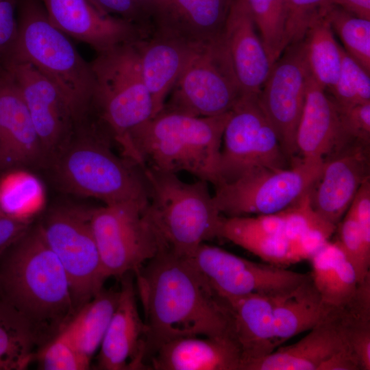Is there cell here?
<instances>
[{
	"label": "cell",
	"mask_w": 370,
	"mask_h": 370,
	"mask_svg": "<svg viewBox=\"0 0 370 370\" xmlns=\"http://www.w3.org/2000/svg\"><path fill=\"white\" fill-rule=\"evenodd\" d=\"M134 273L146 328V362L175 338H233L225 305L190 259L160 251Z\"/></svg>",
	"instance_id": "obj_1"
},
{
	"label": "cell",
	"mask_w": 370,
	"mask_h": 370,
	"mask_svg": "<svg viewBox=\"0 0 370 370\" xmlns=\"http://www.w3.org/2000/svg\"><path fill=\"white\" fill-rule=\"evenodd\" d=\"M1 257L0 299L37 330L53 326L61 330L75 312L71 287L38 225L31 227Z\"/></svg>",
	"instance_id": "obj_2"
},
{
	"label": "cell",
	"mask_w": 370,
	"mask_h": 370,
	"mask_svg": "<svg viewBox=\"0 0 370 370\" xmlns=\"http://www.w3.org/2000/svg\"><path fill=\"white\" fill-rule=\"evenodd\" d=\"M112 139L97 119L77 124L71 138L49 162L56 182L64 190L94 197L105 204L148 202L143 168L114 154Z\"/></svg>",
	"instance_id": "obj_3"
},
{
	"label": "cell",
	"mask_w": 370,
	"mask_h": 370,
	"mask_svg": "<svg viewBox=\"0 0 370 370\" xmlns=\"http://www.w3.org/2000/svg\"><path fill=\"white\" fill-rule=\"evenodd\" d=\"M230 114L195 116L162 109L133 130L131 143L143 166L175 174L186 171L216 186Z\"/></svg>",
	"instance_id": "obj_4"
},
{
	"label": "cell",
	"mask_w": 370,
	"mask_h": 370,
	"mask_svg": "<svg viewBox=\"0 0 370 370\" xmlns=\"http://www.w3.org/2000/svg\"><path fill=\"white\" fill-rule=\"evenodd\" d=\"M143 171L148 188L144 214L158 252L190 259L205 241L219 237L224 217L207 182H184L175 173L147 166Z\"/></svg>",
	"instance_id": "obj_5"
},
{
	"label": "cell",
	"mask_w": 370,
	"mask_h": 370,
	"mask_svg": "<svg viewBox=\"0 0 370 370\" xmlns=\"http://www.w3.org/2000/svg\"><path fill=\"white\" fill-rule=\"evenodd\" d=\"M17 22L16 40L5 64H30L60 90L76 124L87 119L92 112L95 88L90 63L51 22L39 0H19Z\"/></svg>",
	"instance_id": "obj_6"
},
{
	"label": "cell",
	"mask_w": 370,
	"mask_h": 370,
	"mask_svg": "<svg viewBox=\"0 0 370 370\" xmlns=\"http://www.w3.org/2000/svg\"><path fill=\"white\" fill-rule=\"evenodd\" d=\"M136 43L97 53L90 65L95 79L92 112L119 145L123 156L140 165L130 135L153 117L156 111L143 80Z\"/></svg>",
	"instance_id": "obj_7"
},
{
	"label": "cell",
	"mask_w": 370,
	"mask_h": 370,
	"mask_svg": "<svg viewBox=\"0 0 370 370\" xmlns=\"http://www.w3.org/2000/svg\"><path fill=\"white\" fill-rule=\"evenodd\" d=\"M92 208L62 205L38 225L69 280L75 312L102 288L105 277L91 225Z\"/></svg>",
	"instance_id": "obj_8"
},
{
	"label": "cell",
	"mask_w": 370,
	"mask_h": 370,
	"mask_svg": "<svg viewBox=\"0 0 370 370\" xmlns=\"http://www.w3.org/2000/svg\"><path fill=\"white\" fill-rule=\"evenodd\" d=\"M323 160H295L290 168H262L216 186L217 207L227 217L269 214L282 211L309 192Z\"/></svg>",
	"instance_id": "obj_9"
},
{
	"label": "cell",
	"mask_w": 370,
	"mask_h": 370,
	"mask_svg": "<svg viewBox=\"0 0 370 370\" xmlns=\"http://www.w3.org/2000/svg\"><path fill=\"white\" fill-rule=\"evenodd\" d=\"M162 109L195 116L230 112L243 95L223 36L199 47Z\"/></svg>",
	"instance_id": "obj_10"
},
{
	"label": "cell",
	"mask_w": 370,
	"mask_h": 370,
	"mask_svg": "<svg viewBox=\"0 0 370 370\" xmlns=\"http://www.w3.org/2000/svg\"><path fill=\"white\" fill-rule=\"evenodd\" d=\"M287 158L258 94L243 95L230 110L225 127L217 186L257 169L286 168Z\"/></svg>",
	"instance_id": "obj_11"
},
{
	"label": "cell",
	"mask_w": 370,
	"mask_h": 370,
	"mask_svg": "<svg viewBox=\"0 0 370 370\" xmlns=\"http://www.w3.org/2000/svg\"><path fill=\"white\" fill-rule=\"evenodd\" d=\"M147 203L92 208V229L106 279L134 273L158 254L156 238L144 214Z\"/></svg>",
	"instance_id": "obj_12"
},
{
	"label": "cell",
	"mask_w": 370,
	"mask_h": 370,
	"mask_svg": "<svg viewBox=\"0 0 370 370\" xmlns=\"http://www.w3.org/2000/svg\"><path fill=\"white\" fill-rule=\"evenodd\" d=\"M190 260L217 294L276 295L292 290L310 276L253 262L205 243Z\"/></svg>",
	"instance_id": "obj_13"
},
{
	"label": "cell",
	"mask_w": 370,
	"mask_h": 370,
	"mask_svg": "<svg viewBox=\"0 0 370 370\" xmlns=\"http://www.w3.org/2000/svg\"><path fill=\"white\" fill-rule=\"evenodd\" d=\"M310 70L304 41L288 45L274 62L258 94L288 158L297 153V128L306 98Z\"/></svg>",
	"instance_id": "obj_14"
},
{
	"label": "cell",
	"mask_w": 370,
	"mask_h": 370,
	"mask_svg": "<svg viewBox=\"0 0 370 370\" xmlns=\"http://www.w3.org/2000/svg\"><path fill=\"white\" fill-rule=\"evenodd\" d=\"M6 67L29 112L47 162L71 138L76 122L66 99L48 78L25 62H10Z\"/></svg>",
	"instance_id": "obj_15"
},
{
	"label": "cell",
	"mask_w": 370,
	"mask_h": 370,
	"mask_svg": "<svg viewBox=\"0 0 370 370\" xmlns=\"http://www.w3.org/2000/svg\"><path fill=\"white\" fill-rule=\"evenodd\" d=\"M51 22L69 38L84 42L97 53L136 43L150 31L101 10L90 0H42Z\"/></svg>",
	"instance_id": "obj_16"
},
{
	"label": "cell",
	"mask_w": 370,
	"mask_h": 370,
	"mask_svg": "<svg viewBox=\"0 0 370 370\" xmlns=\"http://www.w3.org/2000/svg\"><path fill=\"white\" fill-rule=\"evenodd\" d=\"M369 143L355 142L323 161L309 190L312 208L336 225L349 209L362 184L370 178Z\"/></svg>",
	"instance_id": "obj_17"
},
{
	"label": "cell",
	"mask_w": 370,
	"mask_h": 370,
	"mask_svg": "<svg viewBox=\"0 0 370 370\" xmlns=\"http://www.w3.org/2000/svg\"><path fill=\"white\" fill-rule=\"evenodd\" d=\"M116 307L97 357L103 370L147 369L146 328L136 302V291L130 273L122 276Z\"/></svg>",
	"instance_id": "obj_18"
},
{
	"label": "cell",
	"mask_w": 370,
	"mask_h": 370,
	"mask_svg": "<svg viewBox=\"0 0 370 370\" xmlns=\"http://www.w3.org/2000/svg\"><path fill=\"white\" fill-rule=\"evenodd\" d=\"M232 0H143L153 16L151 32H158L195 45L223 36Z\"/></svg>",
	"instance_id": "obj_19"
},
{
	"label": "cell",
	"mask_w": 370,
	"mask_h": 370,
	"mask_svg": "<svg viewBox=\"0 0 370 370\" xmlns=\"http://www.w3.org/2000/svg\"><path fill=\"white\" fill-rule=\"evenodd\" d=\"M223 38L243 94H259L273 64L246 0L232 1Z\"/></svg>",
	"instance_id": "obj_20"
},
{
	"label": "cell",
	"mask_w": 370,
	"mask_h": 370,
	"mask_svg": "<svg viewBox=\"0 0 370 370\" xmlns=\"http://www.w3.org/2000/svg\"><path fill=\"white\" fill-rule=\"evenodd\" d=\"M46 162L27 108L8 71V75L0 83L1 170Z\"/></svg>",
	"instance_id": "obj_21"
},
{
	"label": "cell",
	"mask_w": 370,
	"mask_h": 370,
	"mask_svg": "<svg viewBox=\"0 0 370 370\" xmlns=\"http://www.w3.org/2000/svg\"><path fill=\"white\" fill-rule=\"evenodd\" d=\"M217 295L227 309L232 336L241 351V370H249L277 348L274 336L273 295L259 293Z\"/></svg>",
	"instance_id": "obj_22"
},
{
	"label": "cell",
	"mask_w": 370,
	"mask_h": 370,
	"mask_svg": "<svg viewBox=\"0 0 370 370\" xmlns=\"http://www.w3.org/2000/svg\"><path fill=\"white\" fill-rule=\"evenodd\" d=\"M200 46L153 31L136 43L142 75L156 114L163 108L166 97Z\"/></svg>",
	"instance_id": "obj_23"
},
{
	"label": "cell",
	"mask_w": 370,
	"mask_h": 370,
	"mask_svg": "<svg viewBox=\"0 0 370 370\" xmlns=\"http://www.w3.org/2000/svg\"><path fill=\"white\" fill-rule=\"evenodd\" d=\"M299 341L280 346L249 370H319L348 342L345 328L336 308Z\"/></svg>",
	"instance_id": "obj_24"
},
{
	"label": "cell",
	"mask_w": 370,
	"mask_h": 370,
	"mask_svg": "<svg viewBox=\"0 0 370 370\" xmlns=\"http://www.w3.org/2000/svg\"><path fill=\"white\" fill-rule=\"evenodd\" d=\"M241 351L230 336H190L161 345L149 359L156 370H241Z\"/></svg>",
	"instance_id": "obj_25"
},
{
	"label": "cell",
	"mask_w": 370,
	"mask_h": 370,
	"mask_svg": "<svg viewBox=\"0 0 370 370\" xmlns=\"http://www.w3.org/2000/svg\"><path fill=\"white\" fill-rule=\"evenodd\" d=\"M339 137L336 104L310 72L296 132L297 153L303 160L324 161L337 151Z\"/></svg>",
	"instance_id": "obj_26"
},
{
	"label": "cell",
	"mask_w": 370,
	"mask_h": 370,
	"mask_svg": "<svg viewBox=\"0 0 370 370\" xmlns=\"http://www.w3.org/2000/svg\"><path fill=\"white\" fill-rule=\"evenodd\" d=\"M332 308L322 300L310 274L292 290L273 295L276 347L289 338L309 331L322 321Z\"/></svg>",
	"instance_id": "obj_27"
},
{
	"label": "cell",
	"mask_w": 370,
	"mask_h": 370,
	"mask_svg": "<svg viewBox=\"0 0 370 370\" xmlns=\"http://www.w3.org/2000/svg\"><path fill=\"white\" fill-rule=\"evenodd\" d=\"M310 260V277L323 302L331 308L346 304L360 282L354 266L338 244L328 241Z\"/></svg>",
	"instance_id": "obj_28"
},
{
	"label": "cell",
	"mask_w": 370,
	"mask_h": 370,
	"mask_svg": "<svg viewBox=\"0 0 370 370\" xmlns=\"http://www.w3.org/2000/svg\"><path fill=\"white\" fill-rule=\"evenodd\" d=\"M119 297V291L103 288L90 300L77 309L60 330L90 360L100 347Z\"/></svg>",
	"instance_id": "obj_29"
},
{
	"label": "cell",
	"mask_w": 370,
	"mask_h": 370,
	"mask_svg": "<svg viewBox=\"0 0 370 370\" xmlns=\"http://www.w3.org/2000/svg\"><path fill=\"white\" fill-rule=\"evenodd\" d=\"M325 10L314 18L303 41L311 75L326 91H330L339 76L343 48L334 38Z\"/></svg>",
	"instance_id": "obj_30"
},
{
	"label": "cell",
	"mask_w": 370,
	"mask_h": 370,
	"mask_svg": "<svg viewBox=\"0 0 370 370\" xmlns=\"http://www.w3.org/2000/svg\"><path fill=\"white\" fill-rule=\"evenodd\" d=\"M37 329L0 299V370H22L35 360Z\"/></svg>",
	"instance_id": "obj_31"
},
{
	"label": "cell",
	"mask_w": 370,
	"mask_h": 370,
	"mask_svg": "<svg viewBox=\"0 0 370 370\" xmlns=\"http://www.w3.org/2000/svg\"><path fill=\"white\" fill-rule=\"evenodd\" d=\"M20 169L5 171L0 177V210L11 217L32 220L41 206L42 190L36 177Z\"/></svg>",
	"instance_id": "obj_32"
},
{
	"label": "cell",
	"mask_w": 370,
	"mask_h": 370,
	"mask_svg": "<svg viewBox=\"0 0 370 370\" xmlns=\"http://www.w3.org/2000/svg\"><path fill=\"white\" fill-rule=\"evenodd\" d=\"M325 16L345 51L370 74V20L356 16L334 3L328 6Z\"/></svg>",
	"instance_id": "obj_33"
},
{
	"label": "cell",
	"mask_w": 370,
	"mask_h": 370,
	"mask_svg": "<svg viewBox=\"0 0 370 370\" xmlns=\"http://www.w3.org/2000/svg\"><path fill=\"white\" fill-rule=\"evenodd\" d=\"M271 63L286 48L287 0H246Z\"/></svg>",
	"instance_id": "obj_34"
},
{
	"label": "cell",
	"mask_w": 370,
	"mask_h": 370,
	"mask_svg": "<svg viewBox=\"0 0 370 370\" xmlns=\"http://www.w3.org/2000/svg\"><path fill=\"white\" fill-rule=\"evenodd\" d=\"M329 92L334 102L340 106L370 102V74L343 48L339 76L335 86Z\"/></svg>",
	"instance_id": "obj_35"
},
{
	"label": "cell",
	"mask_w": 370,
	"mask_h": 370,
	"mask_svg": "<svg viewBox=\"0 0 370 370\" xmlns=\"http://www.w3.org/2000/svg\"><path fill=\"white\" fill-rule=\"evenodd\" d=\"M337 226L338 239L336 242L354 266L360 282L370 275V245L366 243L349 208Z\"/></svg>",
	"instance_id": "obj_36"
},
{
	"label": "cell",
	"mask_w": 370,
	"mask_h": 370,
	"mask_svg": "<svg viewBox=\"0 0 370 370\" xmlns=\"http://www.w3.org/2000/svg\"><path fill=\"white\" fill-rule=\"evenodd\" d=\"M39 367L45 370H86L89 358L76 347L62 330L41 351L36 354Z\"/></svg>",
	"instance_id": "obj_37"
},
{
	"label": "cell",
	"mask_w": 370,
	"mask_h": 370,
	"mask_svg": "<svg viewBox=\"0 0 370 370\" xmlns=\"http://www.w3.org/2000/svg\"><path fill=\"white\" fill-rule=\"evenodd\" d=\"M336 106L340 130L339 144L336 153L355 142L370 144V102L352 106L336 104Z\"/></svg>",
	"instance_id": "obj_38"
},
{
	"label": "cell",
	"mask_w": 370,
	"mask_h": 370,
	"mask_svg": "<svg viewBox=\"0 0 370 370\" xmlns=\"http://www.w3.org/2000/svg\"><path fill=\"white\" fill-rule=\"evenodd\" d=\"M331 3V0H287L286 47L302 41L314 18Z\"/></svg>",
	"instance_id": "obj_39"
},
{
	"label": "cell",
	"mask_w": 370,
	"mask_h": 370,
	"mask_svg": "<svg viewBox=\"0 0 370 370\" xmlns=\"http://www.w3.org/2000/svg\"><path fill=\"white\" fill-rule=\"evenodd\" d=\"M19 0H0V53L8 58L18 33L17 10Z\"/></svg>",
	"instance_id": "obj_40"
},
{
	"label": "cell",
	"mask_w": 370,
	"mask_h": 370,
	"mask_svg": "<svg viewBox=\"0 0 370 370\" xmlns=\"http://www.w3.org/2000/svg\"><path fill=\"white\" fill-rule=\"evenodd\" d=\"M32 227V220L21 219L0 212V257Z\"/></svg>",
	"instance_id": "obj_41"
},
{
	"label": "cell",
	"mask_w": 370,
	"mask_h": 370,
	"mask_svg": "<svg viewBox=\"0 0 370 370\" xmlns=\"http://www.w3.org/2000/svg\"><path fill=\"white\" fill-rule=\"evenodd\" d=\"M106 13H113L120 18L150 30L145 26L140 18L139 0H90Z\"/></svg>",
	"instance_id": "obj_42"
},
{
	"label": "cell",
	"mask_w": 370,
	"mask_h": 370,
	"mask_svg": "<svg viewBox=\"0 0 370 370\" xmlns=\"http://www.w3.org/2000/svg\"><path fill=\"white\" fill-rule=\"evenodd\" d=\"M319 370H361V367L348 345L326 360Z\"/></svg>",
	"instance_id": "obj_43"
},
{
	"label": "cell",
	"mask_w": 370,
	"mask_h": 370,
	"mask_svg": "<svg viewBox=\"0 0 370 370\" xmlns=\"http://www.w3.org/2000/svg\"><path fill=\"white\" fill-rule=\"evenodd\" d=\"M331 1L356 16L370 20V0H331Z\"/></svg>",
	"instance_id": "obj_44"
},
{
	"label": "cell",
	"mask_w": 370,
	"mask_h": 370,
	"mask_svg": "<svg viewBox=\"0 0 370 370\" xmlns=\"http://www.w3.org/2000/svg\"><path fill=\"white\" fill-rule=\"evenodd\" d=\"M8 75V71L6 67L3 56L0 53V83Z\"/></svg>",
	"instance_id": "obj_45"
},
{
	"label": "cell",
	"mask_w": 370,
	"mask_h": 370,
	"mask_svg": "<svg viewBox=\"0 0 370 370\" xmlns=\"http://www.w3.org/2000/svg\"><path fill=\"white\" fill-rule=\"evenodd\" d=\"M0 212H2L1 210H0Z\"/></svg>",
	"instance_id": "obj_46"
},
{
	"label": "cell",
	"mask_w": 370,
	"mask_h": 370,
	"mask_svg": "<svg viewBox=\"0 0 370 370\" xmlns=\"http://www.w3.org/2000/svg\"><path fill=\"white\" fill-rule=\"evenodd\" d=\"M0 171H1V166H0Z\"/></svg>",
	"instance_id": "obj_47"
}]
</instances>
